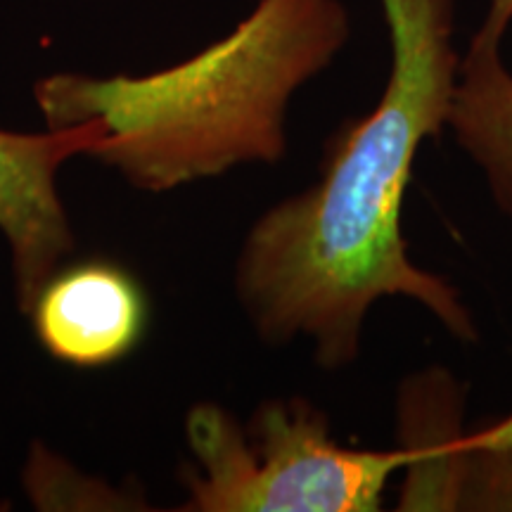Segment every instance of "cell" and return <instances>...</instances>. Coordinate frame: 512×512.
Instances as JSON below:
<instances>
[{
	"mask_svg": "<svg viewBox=\"0 0 512 512\" xmlns=\"http://www.w3.org/2000/svg\"><path fill=\"white\" fill-rule=\"evenodd\" d=\"M392 69L366 117L330 140L320 178L249 228L235 292L268 344L309 339L328 373L349 368L380 299L420 304L448 335L477 342L460 292L408 256L401 209L425 140L441 136L456 91L458 0H382Z\"/></svg>",
	"mask_w": 512,
	"mask_h": 512,
	"instance_id": "obj_1",
	"label": "cell"
},
{
	"mask_svg": "<svg viewBox=\"0 0 512 512\" xmlns=\"http://www.w3.org/2000/svg\"><path fill=\"white\" fill-rule=\"evenodd\" d=\"M351 36L342 0H259L188 60L145 76L53 74L34 86L46 128L100 121L93 159L147 192H166L287 155L292 98Z\"/></svg>",
	"mask_w": 512,
	"mask_h": 512,
	"instance_id": "obj_2",
	"label": "cell"
},
{
	"mask_svg": "<svg viewBox=\"0 0 512 512\" xmlns=\"http://www.w3.org/2000/svg\"><path fill=\"white\" fill-rule=\"evenodd\" d=\"M192 465L183 470L188 512H377L406 467V451L347 448L332 439L323 408L273 399L252 420L216 403L185 418Z\"/></svg>",
	"mask_w": 512,
	"mask_h": 512,
	"instance_id": "obj_3",
	"label": "cell"
},
{
	"mask_svg": "<svg viewBox=\"0 0 512 512\" xmlns=\"http://www.w3.org/2000/svg\"><path fill=\"white\" fill-rule=\"evenodd\" d=\"M102 140L105 126L95 119L43 133L0 128V233L8 240L15 297L24 316L76 247L57 192V171L76 155L93 157Z\"/></svg>",
	"mask_w": 512,
	"mask_h": 512,
	"instance_id": "obj_4",
	"label": "cell"
},
{
	"mask_svg": "<svg viewBox=\"0 0 512 512\" xmlns=\"http://www.w3.org/2000/svg\"><path fill=\"white\" fill-rule=\"evenodd\" d=\"M27 316L38 344L55 361L93 370L136 351L150 323V304L136 275L117 261L86 259L57 268Z\"/></svg>",
	"mask_w": 512,
	"mask_h": 512,
	"instance_id": "obj_5",
	"label": "cell"
},
{
	"mask_svg": "<svg viewBox=\"0 0 512 512\" xmlns=\"http://www.w3.org/2000/svg\"><path fill=\"white\" fill-rule=\"evenodd\" d=\"M465 387L444 368L413 375L401 387V448L406 479L399 510H456L467 434L460 427Z\"/></svg>",
	"mask_w": 512,
	"mask_h": 512,
	"instance_id": "obj_6",
	"label": "cell"
},
{
	"mask_svg": "<svg viewBox=\"0 0 512 512\" xmlns=\"http://www.w3.org/2000/svg\"><path fill=\"white\" fill-rule=\"evenodd\" d=\"M446 126L482 171L491 200L512 219V74L501 41L475 34L460 57Z\"/></svg>",
	"mask_w": 512,
	"mask_h": 512,
	"instance_id": "obj_7",
	"label": "cell"
},
{
	"mask_svg": "<svg viewBox=\"0 0 512 512\" xmlns=\"http://www.w3.org/2000/svg\"><path fill=\"white\" fill-rule=\"evenodd\" d=\"M458 512H512V415L467 434Z\"/></svg>",
	"mask_w": 512,
	"mask_h": 512,
	"instance_id": "obj_8",
	"label": "cell"
},
{
	"mask_svg": "<svg viewBox=\"0 0 512 512\" xmlns=\"http://www.w3.org/2000/svg\"><path fill=\"white\" fill-rule=\"evenodd\" d=\"M512 24V0H491L489 12H486L482 27L477 34L491 41H503L505 31Z\"/></svg>",
	"mask_w": 512,
	"mask_h": 512,
	"instance_id": "obj_9",
	"label": "cell"
}]
</instances>
